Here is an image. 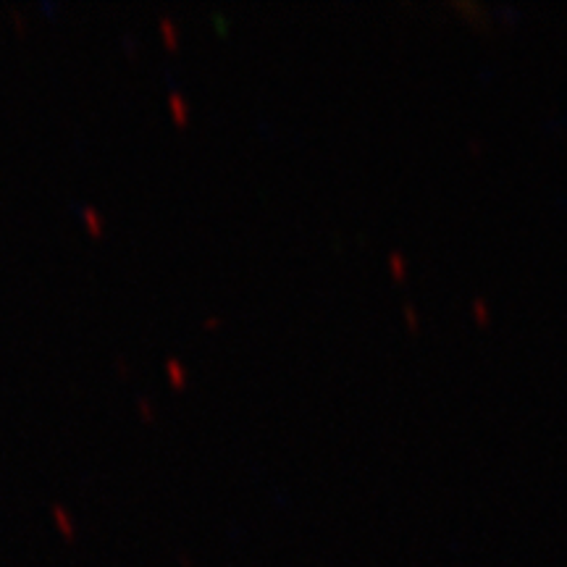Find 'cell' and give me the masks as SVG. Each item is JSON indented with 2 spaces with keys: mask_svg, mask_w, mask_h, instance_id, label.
I'll list each match as a JSON object with an SVG mask.
<instances>
[{
  "mask_svg": "<svg viewBox=\"0 0 567 567\" xmlns=\"http://www.w3.org/2000/svg\"><path fill=\"white\" fill-rule=\"evenodd\" d=\"M216 323H218L216 315H207V318H205V326H216Z\"/></svg>",
  "mask_w": 567,
  "mask_h": 567,
  "instance_id": "9",
  "label": "cell"
},
{
  "mask_svg": "<svg viewBox=\"0 0 567 567\" xmlns=\"http://www.w3.org/2000/svg\"><path fill=\"white\" fill-rule=\"evenodd\" d=\"M213 19H216V24H218V27H226V19H224V16H221V13H216V16H213Z\"/></svg>",
  "mask_w": 567,
  "mask_h": 567,
  "instance_id": "8",
  "label": "cell"
},
{
  "mask_svg": "<svg viewBox=\"0 0 567 567\" xmlns=\"http://www.w3.org/2000/svg\"><path fill=\"white\" fill-rule=\"evenodd\" d=\"M53 515L58 517V523H61V528L66 533H71V517H69V512H66L61 505H53Z\"/></svg>",
  "mask_w": 567,
  "mask_h": 567,
  "instance_id": "5",
  "label": "cell"
},
{
  "mask_svg": "<svg viewBox=\"0 0 567 567\" xmlns=\"http://www.w3.org/2000/svg\"><path fill=\"white\" fill-rule=\"evenodd\" d=\"M137 404H139V410H142L144 418H150V421H153V404H150V399H147V397H139V399H137Z\"/></svg>",
  "mask_w": 567,
  "mask_h": 567,
  "instance_id": "6",
  "label": "cell"
},
{
  "mask_svg": "<svg viewBox=\"0 0 567 567\" xmlns=\"http://www.w3.org/2000/svg\"><path fill=\"white\" fill-rule=\"evenodd\" d=\"M124 45H129V50H135V40L132 37H124Z\"/></svg>",
  "mask_w": 567,
  "mask_h": 567,
  "instance_id": "10",
  "label": "cell"
},
{
  "mask_svg": "<svg viewBox=\"0 0 567 567\" xmlns=\"http://www.w3.org/2000/svg\"><path fill=\"white\" fill-rule=\"evenodd\" d=\"M11 16H13V21H16V27H24V16H21L16 8H11Z\"/></svg>",
  "mask_w": 567,
  "mask_h": 567,
  "instance_id": "7",
  "label": "cell"
},
{
  "mask_svg": "<svg viewBox=\"0 0 567 567\" xmlns=\"http://www.w3.org/2000/svg\"><path fill=\"white\" fill-rule=\"evenodd\" d=\"M160 29H163V34H165V40H168V45L174 48L176 42H179V37H176V27H174V21L168 19V16H160Z\"/></svg>",
  "mask_w": 567,
  "mask_h": 567,
  "instance_id": "4",
  "label": "cell"
},
{
  "mask_svg": "<svg viewBox=\"0 0 567 567\" xmlns=\"http://www.w3.org/2000/svg\"><path fill=\"white\" fill-rule=\"evenodd\" d=\"M168 105H171V114H174V118L179 121V124H184L186 121V100L182 97V93H171L168 95Z\"/></svg>",
  "mask_w": 567,
  "mask_h": 567,
  "instance_id": "2",
  "label": "cell"
},
{
  "mask_svg": "<svg viewBox=\"0 0 567 567\" xmlns=\"http://www.w3.org/2000/svg\"><path fill=\"white\" fill-rule=\"evenodd\" d=\"M82 218L90 224V228H93V234H100L103 231V221H100V216L95 213V207L93 205H87V207H82Z\"/></svg>",
  "mask_w": 567,
  "mask_h": 567,
  "instance_id": "3",
  "label": "cell"
},
{
  "mask_svg": "<svg viewBox=\"0 0 567 567\" xmlns=\"http://www.w3.org/2000/svg\"><path fill=\"white\" fill-rule=\"evenodd\" d=\"M165 373H168L171 383H176V386H184L186 383V368L176 360V357H168V360H165Z\"/></svg>",
  "mask_w": 567,
  "mask_h": 567,
  "instance_id": "1",
  "label": "cell"
}]
</instances>
